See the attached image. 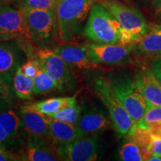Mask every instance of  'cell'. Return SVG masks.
Here are the masks:
<instances>
[{
	"instance_id": "17",
	"label": "cell",
	"mask_w": 161,
	"mask_h": 161,
	"mask_svg": "<svg viewBox=\"0 0 161 161\" xmlns=\"http://www.w3.org/2000/svg\"><path fill=\"white\" fill-rule=\"evenodd\" d=\"M77 103L76 96L52 98L49 99L26 104L22 106L20 112H37L50 116L55 114L66 107Z\"/></svg>"
},
{
	"instance_id": "39",
	"label": "cell",
	"mask_w": 161,
	"mask_h": 161,
	"mask_svg": "<svg viewBox=\"0 0 161 161\" xmlns=\"http://www.w3.org/2000/svg\"><path fill=\"white\" fill-rule=\"evenodd\" d=\"M125 1H127V2H129V1H130V0H125Z\"/></svg>"
},
{
	"instance_id": "27",
	"label": "cell",
	"mask_w": 161,
	"mask_h": 161,
	"mask_svg": "<svg viewBox=\"0 0 161 161\" xmlns=\"http://www.w3.org/2000/svg\"><path fill=\"white\" fill-rule=\"evenodd\" d=\"M119 158L121 160L123 161L144 160L140 148L132 140L122 145L119 151Z\"/></svg>"
},
{
	"instance_id": "28",
	"label": "cell",
	"mask_w": 161,
	"mask_h": 161,
	"mask_svg": "<svg viewBox=\"0 0 161 161\" xmlns=\"http://www.w3.org/2000/svg\"><path fill=\"white\" fill-rule=\"evenodd\" d=\"M60 1V0H17V7H28L56 11Z\"/></svg>"
},
{
	"instance_id": "24",
	"label": "cell",
	"mask_w": 161,
	"mask_h": 161,
	"mask_svg": "<svg viewBox=\"0 0 161 161\" xmlns=\"http://www.w3.org/2000/svg\"><path fill=\"white\" fill-rule=\"evenodd\" d=\"M82 114V108L77 103L66 107L49 116L54 119L77 126Z\"/></svg>"
},
{
	"instance_id": "2",
	"label": "cell",
	"mask_w": 161,
	"mask_h": 161,
	"mask_svg": "<svg viewBox=\"0 0 161 161\" xmlns=\"http://www.w3.org/2000/svg\"><path fill=\"white\" fill-rule=\"evenodd\" d=\"M84 36L92 43L127 44L124 31L116 18L96 2L90 10Z\"/></svg>"
},
{
	"instance_id": "18",
	"label": "cell",
	"mask_w": 161,
	"mask_h": 161,
	"mask_svg": "<svg viewBox=\"0 0 161 161\" xmlns=\"http://www.w3.org/2000/svg\"><path fill=\"white\" fill-rule=\"evenodd\" d=\"M22 57L14 46L0 43V75L13 78L22 64Z\"/></svg>"
},
{
	"instance_id": "10",
	"label": "cell",
	"mask_w": 161,
	"mask_h": 161,
	"mask_svg": "<svg viewBox=\"0 0 161 161\" xmlns=\"http://www.w3.org/2000/svg\"><path fill=\"white\" fill-rule=\"evenodd\" d=\"M99 149V138L93 134L90 136H82L69 142L59 146L57 152L62 160L69 161H92L98 158Z\"/></svg>"
},
{
	"instance_id": "38",
	"label": "cell",
	"mask_w": 161,
	"mask_h": 161,
	"mask_svg": "<svg viewBox=\"0 0 161 161\" xmlns=\"http://www.w3.org/2000/svg\"><path fill=\"white\" fill-rule=\"evenodd\" d=\"M142 3H148V2H152V0H140Z\"/></svg>"
},
{
	"instance_id": "37",
	"label": "cell",
	"mask_w": 161,
	"mask_h": 161,
	"mask_svg": "<svg viewBox=\"0 0 161 161\" xmlns=\"http://www.w3.org/2000/svg\"><path fill=\"white\" fill-rule=\"evenodd\" d=\"M157 15H158V17L160 18V19H161V11H159L158 13L157 14Z\"/></svg>"
},
{
	"instance_id": "29",
	"label": "cell",
	"mask_w": 161,
	"mask_h": 161,
	"mask_svg": "<svg viewBox=\"0 0 161 161\" xmlns=\"http://www.w3.org/2000/svg\"><path fill=\"white\" fill-rule=\"evenodd\" d=\"M21 69L26 76L35 78L40 69L39 60L37 58L29 60L21 66Z\"/></svg>"
},
{
	"instance_id": "3",
	"label": "cell",
	"mask_w": 161,
	"mask_h": 161,
	"mask_svg": "<svg viewBox=\"0 0 161 161\" xmlns=\"http://www.w3.org/2000/svg\"><path fill=\"white\" fill-rule=\"evenodd\" d=\"M116 18L123 29L127 44H135L148 32L150 25L135 8L118 0H94Z\"/></svg>"
},
{
	"instance_id": "9",
	"label": "cell",
	"mask_w": 161,
	"mask_h": 161,
	"mask_svg": "<svg viewBox=\"0 0 161 161\" xmlns=\"http://www.w3.org/2000/svg\"><path fill=\"white\" fill-rule=\"evenodd\" d=\"M16 38L32 40L23 11L9 5L0 6V41Z\"/></svg>"
},
{
	"instance_id": "31",
	"label": "cell",
	"mask_w": 161,
	"mask_h": 161,
	"mask_svg": "<svg viewBox=\"0 0 161 161\" xmlns=\"http://www.w3.org/2000/svg\"><path fill=\"white\" fill-rule=\"evenodd\" d=\"M152 70L161 84V58H158L153 60L152 63Z\"/></svg>"
},
{
	"instance_id": "11",
	"label": "cell",
	"mask_w": 161,
	"mask_h": 161,
	"mask_svg": "<svg viewBox=\"0 0 161 161\" xmlns=\"http://www.w3.org/2000/svg\"><path fill=\"white\" fill-rule=\"evenodd\" d=\"M53 51L63 58L64 61L72 67L80 70L93 69L97 67L88 57L85 48L83 46H78L73 43H64L57 46Z\"/></svg>"
},
{
	"instance_id": "4",
	"label": "cell",
	"mask_w": 161,
	"mask_h": 161,
	"mask_svg": "<svg viewBox=\"0 0 161 161\" xmlns=\"http://www.w3.org/2000/svg\"><path fill=\"white\" fill-rule=\"evenodd\" d=\"M92 87L109 112L110 118L116 132L121 136L128 135L134 125V122L116 97L109 79L102 76H96L92 80Z\"/></svg>"
},
{
	"instance_id": "20",
	"label": "cell",
	"mask_w": 161,
	"mask_h": 161,
	"mask_svg": "<svg viewBox=\"0 0 161 161\" xmlns=\"http://www.w3.org/2000/svg\"><path fill=\"white\" fill-rule=\"evenodd\" d=\"M20 116L30 134L40 138H49V125L47 115L37 112H21Z\"/></svg>"
},
{
	"instance_id": "7",
	"label": "cell",
	"mask_w": 161,
	"mask_h": 161,
	"mask_svg": "<svg viewBox=\"0 0 161 161\" xmlns=\"http://www.w3.org/2000/svg\"><path fill=\"white\" fill-rule=\"evenodd\" d=\"M134 44H110L85 43L82 46L85 48L88 57L94 64L118 65L128 61L134 50Z\"/></svg>"
},
{
	"instance_id": "32",
	"label": "cell",
	"mask_w": 161,
	"mask_h": 161,
	"mask_svg": "<svg viewBox=\"0 0 161 161\" xmlns=\"http://www.w3.org/2000/svg\"><path fill=\"white\" fill-rule=\"evenodd\" d=\"M8 160H20L17 156L5 150V148L0 147V161Z\"/></svg>"
},
{
	"instance_id": "1",
	"label": "cell",
	"mask_w": 161,
	"mask_h": 161,
	"mask_svg": "<svg viewBox=\"0 0 161 161\" xmlns=\"http://www.w3.org/2000/svg\"><path fill=\"white\" fill-rule=\"evenodd\" d=\"M94 3V0H60L56 13L62 43H75L82 37L84 23Z\"/></svg>"
},
{
	"instance_id": "35",
	"label": "cell",
	"mask_w": 161,
	"mask_h": 161,
	"mask_svg": "<svg viewBox=\"0 0 161 161\" xmlns=\"http://www.w3.org/2000/svg\"><path fill=\"white\" fill-rule=\"evenodd\" d=\"M161 161V158L160 157H158V156H155V155H152L149 158H148V161Z\"/></svg>"
},
{
	"instance_id": "5",
	"label": "cell",
	"mask_w": 161,
	"mask_h": 161,
	"mask_svg": "<svg viewBox=\"0 0 161 161\" xmlns=\"http://www.w3.org/2000/svg\"><path fill=\"white\" fill-rule=\"evenodd\" d=\"M114 93L127 112L131 116L134 125L137 123L149 107L136 85L134 78L128 76H109L108 78Z\"/></svg>"
},
{
	"instance_id": "19",
	"label": "cell",
	"mask_w": 161,
	"mask_h": 161,
	"mask_svg": "<svg viewBox=\"0 0 161 161\" xmlns=\"http://www.w3.org/2000/svg\"><path fill=\"white\" fill-rule=\"evenodd\" d=\"M137 49L142 55H161V25H152L147 33L137 42Z\"/></svg>"
},
{
	"instance_id": "36",
	"label": "cell",
	"mask_w": 161,
	"mask_h": 161,
	"mask_svg": "<svg viewBox=\"0 0 161 161\" xmlns=\"http://www.w3.org/2000/svg\"><path fill=\"white\" fill-rule=\"evenodd\" d=\"M8 1L9 0H0V6L3 5H6Z\"/></svg>"
},
{
	"instance_id": "16",
	"label": "cell",
	"mask_w": 161,
	"mask_h": 161,
	"mask_svg": "<svg viewBox=\"0 0 161 161\" xmlns=\"http://www.w3.org/2000/svg\"><path fill=\"white\" fill-rule=\"evenodd\" d=\"M48 118L49 125V138L58 146H64L84 136L77 126L54 119L49 116H48Z\"/></svg>"
},
{
	"instance_id": "12",
	"label": "cell",
	"mask_w": 161,
	"mask_h": 161,
	"mask_svg": "<svg viewBox=\"0 0 161 161\" xmlns=\"http://www.w3.org/2000/svg\"><path fill=\"white\" fill-rule=\"evenodd\" d=\"M136 85L149 106H161V84L152 69L139 72Z\"/></svg>"
},
{
	"instance_id": "33",
	"label": "cell",
	"mask_w": 161,
	"mask_h": 161,
	"mask_svg": "<svg viewBox=\"0 0 161 161\" xmlns=\"http://www.w3.org/2000/svg\"><path fill=\"white\" fill-rule=\"evenodd\" d=\"M153 136L161 138V122L154 125L149 128Z\"/></svg>"
},
{
	"instance_id": "21",
	"label": "cell",
	"mask_w": 161,
	"mask_h": 161,
	"mask_svg": "<svg viewBox=\"0 0 161 161\" xmlns=\"http://www.w3.org/2000/svg\"><path fill=\"white\" fill-rule=\"evenodd\" d=\"M35 78L26 76L21 66L13 76V86L15 95L21 99H29L34 94Z\"/></svg>"
},
{
	"instance_id": "14",
	"label": "cell",
	"mask_w": 161,
	"mask_h": 161,
	"mask_svg": "<svg viewBox=\"0 0 161 161\" xmlns=\"http://www.w3.org/2000/svg\"><path fill=\"white\" fill-rule=\"evenodd\" d=\"M25 126L22 117L13 110L0 111V147L5 148L17 138Z\"/></svg>"
},
{
	"instance_id": "30",
	"label": "cell",
	"mask_w": 161,
	"mask_h": 161,
	"mask_svg": "<svg viewBox=\"0 0 161 161\" xmlns=\"http://www.w3.org/2000/svg\"><path fill=\"white\" fill-rule=\"evenodd\" d=\"M152 154L161 158V138L153 136L152 143Z\"/></svg>"
},
{
	"instance_id": "22",
	"label": "cell",
	"mask_w": 161,
	"mask_h": 161,
	"mask_svg": "<svg viewBox=\"0 0 161 161\" xmlns=\"http://www.w3.org/2000/svg\"><path fill=\"white\" fill-rule=\"evenodd\" d=\"M128 136L140 148L144 160H148L152 155V143L153 136L150 129L134 126L128 134Z\"/></svg>"
},
{
	"instance_id": "6",
	"label": "cell",
	"mask_w": 161,
	"mask_h": 161,
	"mask_svg": "<svg viewBox=\"0 0 161 161\" xmlns=\"http://www.w3.org/2000/svg\"><path fill=\"white\" fill-rule=\"evenodd\" d=\"M19 8L25 16L32 40L39 44H47L53 41L55 37L59 38L56 11L28 7Z\"/></svg>"
},
{
	"instance_id": "34",
	"label": "cell",
	"mask_w": 161,
	"mask_h": 161,
	"mask_svg": "<svg viewBox=\"0 0 161 161\" xmlns=\"http://www.w3.org/2000/svg\"><path fill=\"white\" fill-rule=\"evenodd\" d=\"M152 7L153 11L157 14L161 11V0H152Z\"/></svg>"
},
{
	"instance_id": "26",
	"label": "cell",
	"mask_w": 161,
	"mask_h": 161,
	"mask_svg": "<svg viewBox=\"0 0 161 161\" xmlns=\"http://www.w3.org/2000/svg\"><path fill=\"white\" fill-rule=\"evenodd\" d=\"M161 122V106H149L143 116L134 126L149 128L154 125Z\"/></svg>"
},
{
	"instance_id": "13",
	"label": "cell",
	"mask_w": 161,
	"mask_h": 161,
	"mask_svg": "<svg viewBox=\"0 0 161 161\" xmlns=\"http://www.w3.org/2000/svg\"><path fill=\"white\" fill-rule=\"evenodd\" d=\"M112 121L104 113L92 108L82 110L77 128L84 136L93 135L110 128Z\"/></svg>"
},
{
	"instance_id": "8",
	"label": "cell",
	"mask_w": 161,
	"mask_h": 161,
	"mask_svg": "<svg viewBox=\"0 0 161 161\" xmlns=\"http://www.w3.org/2000/svg\"><path fill=\"white\" fill-rule=\"evenodd\" d=\"M37 58L40 68L47 72L58 84V89L73 87L75 78L69 66L53 49H42L37 52Z\"/></svg>"
},
{
	"instance_id": "15",
	"label": "cell",
	"mask_w": 161,
	"mask_h": 161,
	"mask_svg": "<svg viewBox=\"0 0 161 161\" xmlns=\"http://www.w3.org/2000/svg\"><path fill=\"white\" fill-rule=\"evenodd\" d=\"M46 139L31 134L25 147L21 160L28 161H55L60 160L58 153L47 145Z\"/></svg>"
},
{
	"instance_id": "25",
	"label": "cell",
	"mask_w": 161,
	"mask_h": 161,
	"mask_svg": "<svg viewBox=\"0 0 161 161\" xmlns=\"http://www.w3.org/2000/svg\"><path fill=\"white\" fill-rule=\"evenodd\" d=\"M14 94L13 78L0 75V111L11 106Z\"/></svg>"
},
{
	"instance_id": "23",
	"label": "cell",
	"mask_w": 161,
	"mask_h": 161,
	"mask_svg": "<svg viewBox=\"0 0 161 161\" xmlns=\"http://www.w3.org/2000/svg\"><path fill=\"white\" fill-rule=\"evenodd\" d=\"M58 88L59 86L57 82L47 72L40 68L35 77L34 94L41 95Z\"/></svg>"
}]
</instances>
